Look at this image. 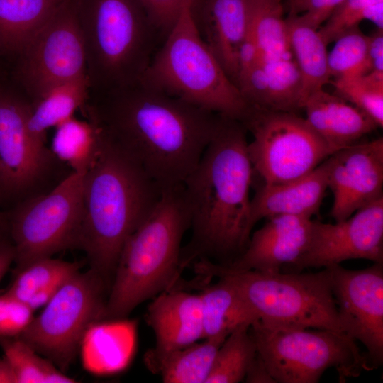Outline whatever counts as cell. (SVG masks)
Segmentation results:
<instances>
[{"instance_id": "obj_1", "label": "cell", "mask_w": 383, "mask_h": 383, "mask_svg": "<svg viewBox=\"0 0 383 383\" xmlns=\"http://www.w3.org/2000/svg\"><path fill=\"white\" fill-rule=\"evenodd\" d=\"M162 189L181 186L196 167L221 115L140 79L97 94L82 110Z\"/></svg>"}, {"instance_id": "obj_2", "label": "cell", "mask_w": 383, "mask_h": 383, "mask_svg": "<svg viewBox=\"0 0 383 383\" xmlns=\"http://www.w3.org/2000/svg\"><path fill=\"white\" fill-rule=\"evenodd\" d=\"M246 132L241 121L221 115L199 163L183 183L192 233L182 250V268L196 258L229 265L248 243L253 168Z\"/></svg>"}, {"instance_id": "obj_3", "label": "cell", "mask_w": 383, "mask_h": 383, "mask_svg": "<svg viewBox=\"0 0 383 383\" xmlns=\"http://www.w3.org/2000/svg\"><path fill=\"white\" fill-rule=\"evenodd\" d=\"M162 192L104 130L100 152L84 175L83 213L75 248L85 252L89 269L109 289L125 241L150 213Z\"/></svg>"}, {"instance_id": "obj_4", "label": "cell", "mask_w": 383, "mask_h": 383, "mask_svg": "<svg viewBox=\"0 0 383 383\" xmlns=\"http://www.w3.org/2000/svg\"><path fill=\"white\" fill-rule=\"evenodd\" d=\"M189 228L183 184L163 190L155 208L123 245L104 321L124 318L145 301L172 287L182 269L181 244Z\"/></svg>"}, {"instance_id": "obj_5", "label": "cell", "mask_w": 383, "mask_h": 383, "mask_svg": "<svg viewBox=\"0 0 383 383\" xmlns=\"http://www.w3.org/2000/svg\"><path fill=\"white\" fill-rule=\"evenodd\" d=\"M169 95L240 121L249 105L199 33L194 0H187L140 79Z\"/></svg>"}, {"instance_id": "obj_6", "label": "cell", "mask_w": 383, "mask_h": 383, "mask_svg": "<svg viewBox=\"0 0 383 383\" xmlns=\"http://www.w3.org/2000/svg\"><path fill=\"white\" fill-rule=\"evenodd\" d=\"M87 74L96 94L139 80L160 35L138 0H78Z\"/></svg>"}, {"instance_id": "obj_7", "label": "cell", "mask_w": 383, "mask_h": 383, "mask_svg": "<svg viewBox=\"0 0 383 383\" xmlns=\"http://www.w3.org/2000/svg\"><path fill=\"white\" fill-rule=\"evenodd\" d=\"M213 277L228 279L266 324L343 334L326 268L315 273L250 270L219 272Z\"/></svg>"}, {"instance_id": "obj_8", "label": "cell", "mask_w": 383, "mask_h": 383, "mask_svg": "<svg viewBox=\"0 0 383 383\" xmlns=\"http://www.w3.org/2000/svg\"><path fill=\"white\" fill-rule=\"evenodd\" d=\"M257 352L276 383H316L334 367L340 380L371 370L355 340L328 330L275 326L257 319L250 327Z\"/></svg>"}, {"instance_id": "obj_9", "label": "cell", "mask_w": 383, "mask_h": 383, "mask_svg": "<svg viewBox=\"0 0 383 383\" xmlns=\"http://www.w3.org/2000/svg\"><path fill=\"white\" fill-rule=\"evenodd\" d=\"M109 287L96 272L68 278L18 337L65 372L91 328L104 321Z\"/></svg>"}, {"instance_id": "obj_10", "label": "cell", "mask_w": 383, "mask_h": 383, "mask_svg": "<svg viewBox=\"0 0 383 383\" xmlns=\"http://www.w3.org/2000/svg\"><path fill=\"white\" fill-rule=\"evenodd\" d=\"M241 122L252 136L248 144L252 168L267 184L301 177L335 152L294 112L250 106Z\"/></svg>"}, {"instance_id": "obj_11", "label": "cell", "mask_w": 383, "mask_h": 383, "mask_svg": "<svg viewBox=\"0 0 383 383\" xmlns=\"http://www.w3.org/2000/svg\"><path fill=\"white\" fill-rule=\"evenodd\" d=\"M84 175L71 172L47 194L22 201L9 221L16 272L30 262L75 248L83 213Z\"/></svg>"}, {"instance_id": "obj_12", "label": "cell", "mask_w": 383, "mask_h": 383, "mask_svg": "<svg viewBox=\"0 0 383 383\" xmlns=\"http://www.w3.org/2000/svg\"><path fill=\"white\" fill-rule=\"evenodd\" d=\"M17 77L30 102L87 74L78 0H67L21 52Z\"/></svg>"}, {"instance_id": "obj_13", "label": "cell", "mask_w": 383, "mask_h": 383, "mask_svg": "<svg viewBox=\"0 0 383 383\" xmlns=\"http://www.w3.org/2000/svg\"><path fill=\"white\" fill-rule=\"evenodd\" d=\"M344 335L367 349L372 369L383 362V263L360 270L326 267Z\"/></svg>"}, {"instance_id": "obj_14", "label": "cell", "mask_w": 383, "mask_h": 383, "mask_svg": "<svg viewBox=\"0 0 383 383\" xmlns=\"http://www.w3.org/2000/svg\"><path fill=\"white\" fill-rule=\"evenodd\" d=\"M352 259L383 263V196L334 224L312 220L309 246L289 266L299 272Z\"/></svg>"}, {"instance_id": "obj_15", "label": "cell", "mask_w": 383, "mask_h": 383, "mask_svg": "<svg viewBox=\"0 0 383 383\" xmlns=\"http://www.w3.org/2000/svg\"><path fill=\"white\" fill-rule=\"evenodd\" d=\"M30 102L0 89V186L11 192L33 189L57 159L32 140L27 128Z\"/></svg>"}, {"instance_id": "obj_16", "label": "cell", "mask_w": 383, "mask_h": 383, "mask_svg": "<svg viewBox=\"0 0 383 383\" xmlns=\"http://www.w3.org/2000/svg\"><path fill=\"white\" fill-rule=\"evenodd\" d=\"M267 219L264 226L250 236L244 251L231 263L223 265L201 259L196 265L197 271L210 277L219 272L250 270L276 274L284 265L294 262L309 246L311 218L281 215Z\"/></svg>"}, {"instance_id": "obj_17", "label": "cell", "mask_w": 383, "mask_h": 383, "mask_svg": "<svg viewBox=\"0 0 383 383\" xmlns=\"http://www.w3.org/2000/svg\"><path fill=\"white\" fill-rule=\"evenodd\" d=\"M328 160V188L333 195L331 216L335 221L383 196L382 137L338 150Z\"/></svg>"}, {"instance_id": "obj_18", "label": "cell", "mask_w": 383, "mask_h": 383, "mask_svg": "<svg viewBox=\"0 0 383 383\" xmlns=\"http://www.w3.org/2000/svg\"><path fill=\"white\" fill-rule=\"evenodd\" d=\"M145 318L155 335L154 353L170 352L204 339L199 294L172 288L162 292L149 304Z\"/></svg>"}, {"instance_id": "obj_19", "label": "cell", "mask_w": 383, "mask_h": 383, "mask_svg": "<svg viewBox=\"0 0 383 383\" xmlns=\"http://www.w3.org/2000/svg\"><path fill=\"white\" fill-rule=\"evenodd\" d=\"M328 158L309 174L277 184L263 183L250 199V221L253 226L262 218L281 215L311 218L318 213L328 189Z\"/></svg>"}, {"instance_id": "obj_20", "label": "cell", "mask_w": 383, "mask_h": 383, "mask_svg": "<svg viewBox=\"0 0 383 383\" xmlns=\"http://www.w3.org/2000/svg\"><path fill=\"white\" fill-rule=\"evenodd\" d=\"M199 6L201 36L236 86L239 50L248 30L246 0H204Z\"/></svg>"}, {"instance_id": "obj_21", "label": "cell", "mask_w": 383, "mask_h": 383, "mask_svg": "<svg viewBox=\"0 0 383 383\" xmlns=\"http://www.w3.org/2000/svg\"><path fill=\"white\" fill-rule=\"evenodd\" d=\"M304 109L308 123L335 151L357 143L378 127L358 108L323 89L311 94Z\"/></svg>"}, {"instance_id": "obj_22", "label": "cell", "mask_w": 383, "mask_h": 383, "mask_svg": "<svg viewBox=\"0 0 383 383\" xmlns=\"http://www.w3.org/2000/svg\"><path fill=\"white\" fill-rule=\"evenodd\" d=\"M91 84L87 74L57 85L37 100L30 102L31 111L27 128L33 142L48 150L47 131L82 110L91 97Z\"/></svg>"}, {"instance_id": "obj_23", "label": "cell", "mask_w": 383, "mask_h": 383, "mask_svg": "<svg viewBox=\"0 0 383 383\" xmlns=\"http://www.w3.org/2000/svg\"><path fill=\"white\" fill-rule=\"evenodd\" d=\"M284 21L289 45L301 77L304 109L307 98L331 80L327 45L318 29L301 15H288Z\"/></svg>"}, {"instance_id": "obj_24", "label": "cell", "mask_w": 383, "mask_h": 383, "mask_svg": "<svg viewBox=\"0 0 383 383\" xmlns=\"http://www.w3.org/2000/svg\"><path fill=\"white\" fill-rule=\"evenodd\" d=\"M204 288L199 295L204 338H226L259 319L236 287L226 278Z\"/></svg>"}, {"instance_id": "obj_25", "label": "cell", "mask_w": 383, "mask_h": 383, "mask_svg": "<svg viewBox=\"0 0 383 383\" xmlns=\"http://www.w3.org/2000/svg\"><path fill=\"white\" fill-rule=\"evenodd\" d=\"M282 1L246 0L247 35L257 50L252 66L294 60L288 42Z\"/></svg>"}, {"instance_id": "obj_26", "label": "cell", "mask_w": 383, "mask_h": 383, "mask_svg": "<svg viewBox=\"0 0 383 383\" xmlns=\"http://www.w3.org/2000/svg\"><path fill=\"white\" fill-rule=\"evenodd\" d=\"M224 340L204 338L163 353L150 350L145 362L165 383H206L216 352Z\"/></svg>"}, {"instance_id": "obj_27", "label": "cell", "mask_w": 383, "mask_h": 383, "mask_svg": "<svg viewBox=\"0 0 383 383\" xmlns=\"http://www.w3.org/2000/svg\"><path fill=\"white\" fill-rule=\"evenodd\" d=\"M67 0H0V52L19 55Z\"/></svg>"}, {"instance_id": "obj_28", "label": "cell", "mask_w": 383, "mask_h": 383, "mask_svg": "<svg viewBox=\"0 0 383 383\" xmlns=\"http://www.w3.org/2000/svg\"><path fill=\"white\" fill-rule=\"evenodd\" d=\"M55 128L51 151L72 172L84 174L100 152L102 127L93 119L79 120L73 116Z\"/></svg>"}, {"instance_id": "obj_29", "label": "cell", "mask_w": 383, "mask_h": 383, "mask_svg": "<svg viewBox=\"0 0 383 383\" xmlns=\"http://www.w3.org/2000/svg\"><path fill=\"white\" fill-rule=\"evenodd\" d=\"M250 326L232 331L219 346L206 383H238L257 354Z\"/></svg>"}, {"instance_id": "obj_30", "label": "cell", "mask_w": 383, "mask_h": 383, "mask_svg": "<svg viewBox=\"0 0 383 383\" xmlns=\"http://www.w3.org/2000/svg\"><path fill=\"white\" fill-rule=\"evenodd\" d=\"M0 347L17 383L76 382L18 337L0 338Z\"/></svg>"}, {"instance_id": "obj_31", "label": "cell", "mask_w": 383, "mask_h": 383, "mask_svg": "<svg viewBox=\"0 0 383 383\" xmlns=\"http://www.w3.org/2000/svg\"><path fill=\"white\" fill-rule=\"evenodd\" d=\"M79 269L77 262L52 257L41 258L16 271L13 281L5 293L27 304L35 294L51 287L62 285Z\"/></svg>"}, {"instance_id": "obj_32", "label": "cell", "mask_w": 383, "mask_h": 383, "mask_svg": "<svg viewBox=\"0 0 383 383\" xmlns=\"http://www.w3.org/2000/svg\"><path fill=\"white\" fill-rule=\"evenodd\" d=\"M328 52V67L331 77L361 76L371 70L369 56V36L359 26L337 38Z\"/></svg>"}, {"instance_id": "obj_33", "label": "cell", "mask_w": 383, "mask_h": 383, "mask_svg": "<svg viewBox=\"0 0 383 383\" xmlns=\"http://www.w3.org/2000/svg\"><path fill=\"white\" fill-rule=\"evenodd\" d=\"M335 94L370 117L378 127L383 126V75H364L331 80Z\"/></svg>"}, {"instance_id": "obj_34", "label": "cell", "mask_w": 383, "mask_h": 383, "mask_svg": "<svg viewBox=\"0 0 383 383\" xmlns=\"http://www.w3.org/2000/svg\"><path fill=\"white\" fill-rule=\"evenodd\" d=\"M362 20H369L377 28L383 29V0H343L334 8L318 30L328 45L358 26Z\"/></svg>"}, {"instance_id": "obj_35", "label": "cell", "mask_w": 383, "mask_h": 383, "mask_svg": "<svg viewBox=\"0 0 383 383\" xmlns=\"http://www.w3.org/2000/svg\"><path fill=\"white\" fill-rule=\"evenodd\" d=\"M33 317V311L26 304L6 293L0 295V338L18 336Z\"/></svg>"}, {"instance_id": "obj_36", "label": "cell", "mask_w": 383, "mask_h": 383, "mask_svg": "<svg viewBox=\"0 0 383 383\" xmlns=\"http://www.w3.org/2000/svg\"><path fill=\"white\" fill-rule=\"evenodd\" d=\"M160 35L165 38L187 0H138Z\"/></svg>"}, {"instance_id": "obj_37", "label": "cell", "mask_w": 383, "mask_h": 383, "mask_svg": "<svg viewBox=\"0 0 383 383\" xmlns=\"http://www.w3.org/2000/svg\"><path fill=\"white\" fill-rule=\"evenodd\" d=\"M343 0H289L288 15H301L318 29L332 11Z\"/></svg>"}, {"instance_id": "obj_38", "label": "cell", "mask_w": 383, "mask_h": 383, "mask_svg": "<svg viewBox=\"0 0 383 383\" xmlns=\"http://www.w3.org/2000/svg\"><path fill=\"white\" fill-rule=\"evenodd\" d=\"M369 56L371 62L370 72L383 75V29L377 28L369 36Z\"/></svg>"}, {"instance_id": "obj_39", "label": "cell", "mask_w": 383, "mask_h": 383, "mask_svg": "<svg viewBox=\"0 0 383 383\" xmlns=\"http://www.w3.org/2000/svg\"><path fill=\"white\" fill-rule=\"evenodd\" d=\"M244 380L248 383H276L257 352L247 370Z\"/></svg>"}, {"instance_id": "obj_40", "label": "cell", "mask_w": 383, "mask_h": 383, "mask_svg": "<svg viewBox=\"0 0 383 383\" xmlns=\"http://www.w3.org/2000/svg\"><path fill=\"white\" fill-rule=\"evenodd\" d=\"M15 260V250L11 241L0 238V282Z\"/></svg>"}, {"instance_id": "obj_41", "label": "cell", "mask_w": 383, "mask_h": 383, "mask_svg": "<svg viewBox=\"0 0 383 383\" xmlns=\"http://www.w3.org/2000/svg\"><path fill=\"white\" fill-rule=\"evenodd\" d=\"M0 383H17L14 372L4 357L0 358Z\"/></svg>"}, {"instance_id": "obj_42", "label": "cell", "mask_w": 383, "mask_h": 383, "mask_svg": "<svg viewBox=\"0 0 383 383\" xmlns=\"http://www.w3.org/2000/svg\"><path fill=\"white\" fill-rule=\"evenodd\" d=\"M6 230L9 231V221L0 213V238L4 237V233Z\"/></svg>"}, {"instance_id": "obj_43", "label": "cell", "mask_w": 383, "mask_h": 383, "mask_svg": "<svg viewBox=\"0 0 383 383\" xmlns=\"http://www.w3.org/2000/svg\"><path fill=\"white\" fill-rule=\"evenodd\" d=\"M204 0H194V9L199 7Z\"/></svg>"}, {"instance_id": "obj_44", "label": "cell", "mask_w": 383, "mask_h": 383, "mask_svg": "<svg viewBox=\"0 0 383 383\" xmlns=\"http://www.w3.org/2000/svg\"><path fill=\"white\" fill-rule=\"evenodd\" d=\"M0 189H1V186H0Z\"/></svg>"}]
</instances>
